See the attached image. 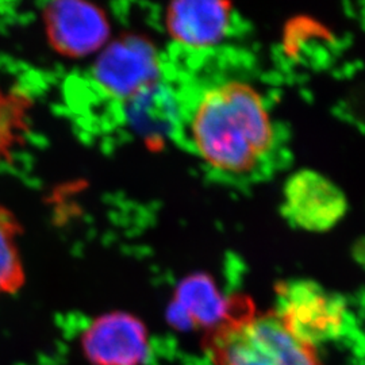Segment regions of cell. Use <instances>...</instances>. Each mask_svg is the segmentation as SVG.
Returning a JSON list of instances; mask_svg holds the SVG:
<instances>
[{
  "mask_svg": "<svg viewBox=\"0 0 365 365\" xmlns=\"http://www.w3.org/2000/svg\"><path fill=\"white\" fill-rule=\"evenodd\" d=\"M197 155L214 170H255L274 141L272 118L260 92L244 81H226L197 101L191 123Z\"/></svg>",
  "mask_w": 365,
  "mask_h": 365,
  "instance_id": "6da1fadb",
  "label": "cell"
},
{
  "mask_svg": "<svg viewBox=\"0 0 365 365\" xmlns=\"http://www.w3.org/2000/svg\"><path fill=\"white\" fill-rule=\"evenodd\" d=\"M205 346L215 365H322L315 346L297 337L274 310L257 312L245 298L210 329Z\"/></svg>",
  "mask_w": 365,
  "mask_h": 365,
  "instance_id": "7a4b0ae2",
  "label": "cell"
},
{
  "mask_svg": "<svg viewBox=\"0 0 365 365\" xmlns=\"http://www.w3.org/2000/svg\"><path fill=\"white\" fill-rule=\"evenodd\" d=\"M276 289L274 312L297 337L315 346L339 336L345 304L337 295L309 280L280 283Z\"/></svg>",
  "mask_w": 365,
  "mask_h": 365,
  "instance_id": "3957f363",
  "label": "cell"
},
{
  "mask_svg": "<svg viewBox=\"0 0 365 365\" xmlns=\"http://www.w3.org/2000/svg\"><path fill=\"white\" fill-rule=\"evenodd\" d=\"M161 66L155 45L141 36H123L96 60L92 78L113 99H130L155 87Z\"/></svg>",
  "mask_w": 365,
  "mask_h": 365,
  "instance_id": "277c9868",
  "label": "cell"
},
{
  "mask_svg": "<svg viewBox=\"0 0 365 365\" xmlns=\"http://www.w3.org/2000/svg\"><path fill=\"white\" fill-rule=\"evenodd\" d=\"M42 16L51 46L69 58L99 52L110 38L111 26L107 15L88 1H53L45 6Z\"/></svg>",
  "mask_w": 365,
  "mask_h": 365,
  "instance_id": "5b68a950",
  "label": "cell"
},
{
  "mask_svg": "<svg viewBox=\"0 0 365 365\" xmlns=\"http://www.w3.org/2000/svg\"><path fill=\"white\" fill-rule=\"evenodd\" d=\"M346 210V196L325 175L302 170L288 178L283 191V214L295 227L324 233L344 218Z\"/></svg>",
  "mask_w": 365,
  "mask_h": 365,
  "instance_id": "8992f818",
  "label": "cell"
},
{
  "mask_svg": "<svg viewBox=\"0 0 365 365\" xmlns=\"http://www.w3.org/2000/svg\"><path fill=\"white\" fill-rule=\"evenodd\" d=\"M233 4L221 0H180L168 4L165 27L178 43L192 49L218 45L226 37Z\"/></svg>",
  "mask_w": 365,
  "mask_h": 365,
  "instance_id": "52a82bcc",
  "label": "cell"
},
{
  "mask_svg": "<svg viewBox=\"0 0 365 365\" xmlns=\"http://www.w3.org/2000/svg\"><path fill=\"white\" fill-rule=\"evenodd\" d=\"M91 349L106 363L128 364L137 361L144 349L141 327L128 315H110L102 318L91 329Z\"/></svg>",
  "mask_w": 365,
  "mask_h": 365,
  "instance_id": "ba28073f",
  "label": "cell"
},
{
  "mask_svg": "<svg viewBox=\"0 0 365 365\" xmlns=\"http://www.w3.org/2000/svg\"><path fill=\"white\" fill-rule=\"evenodd\" d=\"M241 298H225L211 279L195 274L179 288V304L187 315L210 329L220 325L238 306Z\"/></svg>",
  "mask_w": 365,
  "mask_h": 365,
  "instance_id": "9c48e42d",
  "label": "cell"
},
{
  "mask_svg": "<svg viewBox=\"0 0 365 365\" xmlns=\"http://www.w3.org/2000/svg\"><path fill=\"white\" fill-rule=\"evenodd\" d=\"M33 110V98L26 91L0 87V164L26 143Z\"/></svg>",
  "mask_w": 365,
  "mask_h": 365,
  "instance_id": "30bf717a",
  "label": "cell"
},
{
  "mask_svg": "<svg viewBox=\"0 0 365 365\" xmlns=\"http://www.w3.org/2000/svg\"><path fill=\"white\" fill-rule=\"evenodd\" d=\"M21 233L18 218L0 206V295L14 294L25 283V268L18 245Z\"/></svg>",
  "mask_w": 365,
  "mask_h": 365,
  "instance_id": "8fae6325",
  "label": "cell"
}]
</instances>
